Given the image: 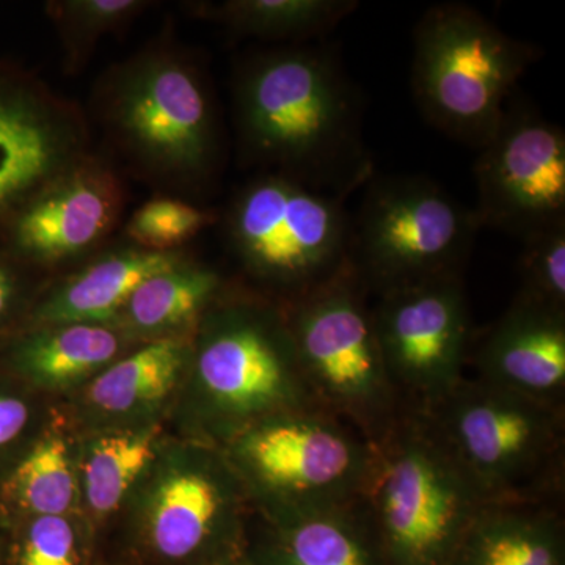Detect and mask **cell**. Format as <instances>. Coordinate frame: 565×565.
Masks as SVG:
<instances>
[{
	"label": "cell",
	"instance_id": "cell-4",
	"mask_svg": "<svg viewBox=\"0 0 565 565\" xmlns=\"http://www.w3.org/2000/svg\"><path fill=\"white\" fill-rule=\"evenodd\" d=\"M419 416L486 504L559 501L565 407L463 377Z\"/></svg>",
	"mask_w": 565,
	"mask_h": 565
},
{
	"label": "cell",
	"instance_id": "cell-24",
	"mask_svg": "<svg viewBox=\"0 0 565 565\" xmlns=\"http://www.w3.org/2000/svg\"><path fill=\"white\" fill-rule=\"evenodd\" d=\"M7 501L24 519L74 515L81 504L77 460L68 438L52 433L36 441L3 487Z\"/></svg>",
	"mask_w": 565,
	"mask_h": 565
},
{
	"label": "cell",
	"instance_id": "cell-6",
	"mask_svg": "<svg viewBox=\"0 0 565 565\" xmlns=\"http://www.w3.org/2000/svg\"><path fill=\"white\" fill-rule=\"evenodd\" d=\"M373 448L362 503L388 565H449L486 501L419 415Z\"/></svg>",
	"mask_w": 565,
	"mask_h": 565
},
{
	"label": "cell",
	"instance_id": "cell-8",
	"mask_svg": "<svg viewBox=\"0 0 565 565\" xmlns=\"http://www.w3.org/2000/svg\"><path fill=\"white\" fill-rule=\"evenodd\" d=\"M370 299L348 259L282 308L315 403L375 441L407 412L390 381Z\"/></svg>",
	"mask_w": 565,
	"mask_h": 565
},
{
	"label": "cell",
	"instance_id": "cell-3",
	"mask_svg": "<svg viewBox=\"0 0 565 565\" xmlns=\"http://www.w3.org/2000/svg\"><path fill=\"white\" fill-rule=\"evenodd\" d=\"M184 386L196 438L215 445L267 416L318 407L281 303L212 305L193 340Z\"/></svg>",
	"mask_w": 565,
	"mask_h": 565
},
{
	"label": "cell",
	"instance_id": "cell-7",
	"mask_svg": "<svg viewBox=\"0 0 565 565\" xmlns=\"http://www.w3.org/2000/svg\"><path fill=\"white\" fill-rule=\"evenodd\" d=\"M266 516L313 514L362 500L373 441L321 407L248 424L218 444Z\"/></svg>",
	"mask_w": 565,
	"mask_h": 565
},
{
	"label": "cell",
	"instance_id": "cell-14",
	"mask_svg": "<svg viewBox=\"0 0 565 565\" xmlns=\"http://www.w3.org/2000/svg\"><path fill=\"white\" fill-rule=\"evenodd\" d=\"M476 379L565 407V311L522 294L476 344Z\"/></svg>",
	"mask_w": 565,
	"mask_h": 565
},
{
	"label": "cell",
	"instance_id": "cell-11",
	"mask_svg": "<svg viewBox=\"0 0 565 565\" xmlns=\"http://www.w3.org/2000/svg\"><path fill=\"white\" fill-rule=\"evenodd\" d=\"M373 316L405 412L424 414L462 381L475 338L463 275L379 294Z\"/></svg>",
	"mask_w": 565,
	"mask_h": 565
},
{
	"label": "cell",
	"instance_id": "cell-29",
	"mask_svg": "<svg viewBox=\"0 0 565 565\" xmlns=\"http://www.w3.org/2000/svg\"><path fill=\"white\" fill-rule=\"evenodd\" d=\"M134 0H81L70 2L68 10L88 29H102L128 17L139 7Z\"/></svg>",
	"mask_w": 565,
	"mask_h": 565
},
{
	"label": "cell",
	"instance_id": "cell-19",
	"mask_svg": "<svg viewBox=\"0 0 565 565\" xmlns=\"http://www.w3.org/2000/svg\"><path fill=\"white\" fill-rule=\"evenodd\" d=\"M121 348V333L109 323H57L24 338L14 348L11 362L36 388L68 392L106 370Z\"/></svg>",
	"mask_w": 565,
	"mask_h": 565
},
{
	"label": "cell",
	"instance_id": "cell-10",
	"mask_svg": "<svg viewBox=\"0 0 565 565\" xmlns=\"http://www.w3.org/2000/svg\"><path fill=\"white\" fill-rule=\"evenodd\" d=\"M348 199L278 174L248 185L230 218L234 250L248 273L285 294L281 305L329 280L348 262Z\"/></svg>",
	"mask_w": 565,
	"mask_h": 565
},
{
	"label": "cell",
	"instance_id": "cell-28",
	"mask_svg": "<svg viewBox=\"0 0 565 565\" xmlns=\"http://www.w3.org/2000/svg\"><path fill=\"white\" fill-rule=\"evenodd\" d=\"M210 222L211 215L192 204L159 199L143 204L134 214L128 233L151 252L166 253L191 239Z\"/></svg>",
	"mask_w": 565,
	"mask_h": 565
},
{
	"label": "cell",
	"instance_id": "cell-5",
	"mask_svg": "<svg viewBox=\"0 0 565 565\" xmlns=\"http://www.w3.org/2000/svg\"><path fill=\"white\" fill-rule=\"evenodd\" d=\"M541 57L475 7H430L414 31L412 93L426 121L449 139L481 150L503 120L526 71Z\"/></svg>",
	"mask_w": 565,
	"mask_h": 565
},
{
	"label": "cell",
	"instance_id": "cell-13",
	"mask_svg": "<svg viewBox=\"0 0 565 565\" xmlns=\"http://www.w3.org/2000/svg\"><path fill=\"white\" fill-rule=\"evenodd\" d=\"M120 118L134 143L163 166L200 170L210 162V103L180 65L162 62L140 71L122 93Z\"/></svg>",
	"mask_w": 565,
	"mask_h": 565
},
{
	"label": "cell",
	"instance_id": "cell-2",
	"mask_svg": "<svg viewBox=\"0 0 565 565\" xmlns=\"http://www.w3.org/2000/svg\"><path fill=\"white\" fill-rule=\"evenodd\" d=\"M96 545L99 565H211L245 552L252 503L221 446H162Z\"/></svg>",
	"mask_w": 565,
	"mask_h": 565
},
{
	"label": "cell",
	"instance_id": "cell-21",
	"mask_svg": "<svg viewBox=\"0 0 565 565\" xmlns=\"http://www.w3.org/2000/svg\"><path fill=\"white\" fill-rule=\"evenodd\" d=\"M170 253L126 252L93 264L41 305L43 326L57 323H107L117 318L137 286L152 275L172 269Z\"/></svg>",
	"mask_w": 565,
	"mask_h": 565
},
{
	"label": "cell",
	"instance_id": "cell-18",
	"mask_svg": "<svg viewBox=\"0 0 565 565\" xmlns=\"http://www.w3.org/2000/svg\"><path fill=\"white\" fill-rule=\"evenodd\" d=\"M162 448L158 426L99 430L77 459L84 525L93 539L121 511L141 476Z\"/></svg>",
	"mask_w": 565,
	"mask_h": 565
},
{
	"label": "cell",
	"instance_id": "cell-25",
	"mask_svg": "<svg viewBox=\"0 0 565 565\" xmlns=\"http://www.w3.org/2000/svg\"><path fill=\"white\" fill-rule=\"evenodd\" d=\"M356 0H239L223 7V20L253 35L322 41L359 9Z\"/></svg>",
	"mask_w": 565,
	"mask_h": 565
},
{
	"label": "cell",
	"instance_id": "cell-16",
	"mask_svg": "<svg viewBox=\"0 0 565 565\" xmlns=\"http://www.w3.org/2000/svg\"><path fill=\"white\" fill-rule=\"evenodd\" d=\"M193 340L189 333L156 338L131 355L115 360L84 386V404L99 430L140 427L184 385Z\"/></svg>",
	"mask_w": 565,
	"mask_h": 565
},
{
	"label": "cell",
	"instance_id": "cell-15",
	"mask_svg": "<svg viewBox=\"0 0 565 565\" xmlns=\"http://www.w3.org/2000/svg\"><path fill=\"white\" fill-rule=\"evenodd\" d=\"M245 555L252 565H388L362 500L303 515L252 511Z\"/></svg>",
	"mask_w": 565,
	"mask_h": 565
},
{
	"label": "cell",
	"instance_id": "cell-9",
	"mask_svg": "<svg viewBox=\"0 0 565 565\" xmlns=\"http://www.w3.org/2000/svg\"><path fill=\"white\" fill-rule=\"evenodd\" d=\"M473 207L422 174H377L351 212L348 259L371 296L463 275L481 232Z\"/></svg>",
	"mask_w": 565,
	"mask_h": 565
},
{
	"label": "cell",
	"instance_id": "cell-22",
	"mask_svg": "<svg viewBox=\"0 0 565 565\" xmlns=\"http://www.w3.org/2000/svg\"><path fill=\"white\" fill-rule=\"evenodd\" d=\"M61 154V139L40 109L0 90V212L46 180Z\"/></svg>",
	"mask_w": 565,
	"mask_h": 565
},
{
	"label": "cell",
	"instance_id": "cell-31",
	"mask_svg": "<svg viewBox=\"0 0 565 565\" xmlns=\"http://www.w3.org/2000/svg\"><path fill=\"white\" fill-rule=\"evenodd\" d=\"M14 296V281L9 270L0 264V319L9 311Z\"/></svg>",
	"mask_w": 565,
	"mask_h": 565
},
{
	"label": "cell",
	"instance_id": "cell-20",
	"mask_svg": "<svg viewBox=\"0 0 565 565\" xmlns=\"http://www.w3.org/2000/svg\"><path fill=\"white\" fill-rule=\"evenodd\" d=\"M111 214L114 200L102 182L74 177L21 215L18 243L36 258H63L95 243L109 226Z\"/></svg>",
	"mask_w": 565,
	"mask_h": 565
},
{
	"label": "cell",
	"instance_id": "cell-27",
	"mask_svg": "<svg viewBox=\"0 0 565 565\" xmlns=\"http://www.w3.org/2000/svg\"><path fill=\"white\" fill-rule=\"evenodd\" d=\"M522 243L519 294L565 311V225L535 233Z\"/></svg>",
	"mask_w": 565,
	"mask_h": 565
},
{
	"label": "cell",
	"instance_id": "cell-12",
	"mask_svg": "<svg viewBox=\"0 0 565 565\" xmlns=\"http://www.w3.org/2000/svg\"><path fill=\"white\" fill-rule=\"evenodd\" d=\"M481 228L525 241L565 225V132L533 106L511 99L475 163Z\"/></svg>",
	"mask_w": 565,
	"mask_h": 565
},
{
	"label": "cell",
	"instance_id": "cell-33",
	"mask_svg": "<svg viewBox=\"0 0 565 565\" xmlns=\"http://www.w3.org/2000/svg\"><path fill=\"white\" fill-rule=\"evenodd\" d=\"M99 565V564H98Z\"/></svg>",
	"mask_w": 565,
	"mask_h": 565
},
{
	"label": "cell",
	"instance_id": "cell-30",
	"mask_svg": "<svg viewBox=\"0 0 565 565\" xmlns=\"http://www.w3.org/2000/svg\"><path fill=\"white\" fill-rule=\"evenodd\" d=\"M28 401L14 394L0 393V449L17 441L31 423Z\"/></svg>",
	"mask_w": 565,
	"mask_h": 565
},
{
	"label": "cell",
	"instance_id": "cell-32",
	"mask_svg": "<svg viewBox=\"0 0 565 565\" xmlns=\"http://www.w3.org/2000/svg\"><path fill=\"white\" fill-rule=\"evenodd\" d=\"M211 565H252L250 561H248L247 555L241 553V555L230 557V559L221 561V563H215Z\"/></svg>",
	"mask_w": 565,
	"mask_h": 565
},
{
	"label": "cell",
	"instance_id": "cell-26",
	"mask_svg": "<svg viewBox=\"0 0 565 565\" xmlns=\"http://www.w3.org/2000/svg\"><path fill=\"white\" fill-rule=\"evenodd\" d=\"M0 565H98V552L76 516H31L22 520Z\"/></svg>",
	"mask_w": 565,
	"mask_h": 565
},
{
	"label": "cell",
	"instance_id": "cell-17",
	"mask_svg": "<svg viewBox=\"0 0 565 565\" xmlns=\"http://www.w3.org/2000/svg\"><path fill=\"white\" fill-rule=\"evenodd\" d=\"M449 565H565L557 504H486Z\"/></svg>",
	"mask_w": 565,
	"mask_h": 565
},
{
	"label": "cell",
	"instance_id": "cell-23",
	"mask_svg": "<svg viewBox=\"0 0 565 565\" xmlns=\"http://www.w3.org/2000/svg\"><path fill=\"white\" fill-rule=\"evenodd\" d=\"M221 292L222 280L217 274L177 264L137 286L118 315L134 333L170 337L181 327L184 330L202 321L221 299Z\"/></svg>",
	"mask_w": 565,
	"mask_h": 565
},
{
	"label": "cell",
	"instance_id": "cell-1",
	"mask_svg": "<svg viewBox=\"0 0 565 565\" xmlns=\"http://www.w3.org/2000/svg\"><path fill=\"white\" fill-rule=\"evenodd\" d=\"M239 111L248 147L280 167L278 177L349 199L375 174L363 93L330 43L253 62L239 82Z\"/></svg>",
	"mask_w": 565,
	"mask_h": 565
}]
</instances>
